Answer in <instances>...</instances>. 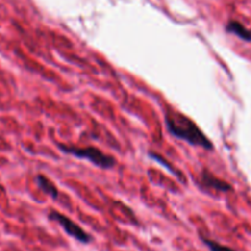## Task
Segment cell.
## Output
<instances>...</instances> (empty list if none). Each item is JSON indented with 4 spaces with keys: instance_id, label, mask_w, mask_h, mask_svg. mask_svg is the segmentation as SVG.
<instances>
[{
    "instance_id": "cell-6",
    "label": "cell",
    "mask_w": 251,
    "mask_h": 251,
    "mask_svg": "<svg viewBox=\"0 0 251 251\" xmlns=\"http://www.w3.org/2000/svg\"><path fill=\"white\" fill-rule=\"evenodd\" d=\"M37 185H38V187H40L41 190L45 192V194L50 195L52 199H57L58 197V194H59V192H58L57 186H55L54 183L50 180V178L45 177L43 175H38L37 176Z\"/></svg>"
},
{
    "instance_id": "cell-7",
    "label": "cell",
    "mask_w": 251,
    "mask_h": 251,
    "mask_svg": "<svg viewBox=\"0 0 251 251\" xmlns=\"http://www.w3.org/2000/svg\"><path fill=\"white\" fill-rule=\"evenodd\" d=\"M149 155H151V158H153V159H154V160H158V161H159V163H161V164H163V166H165V168H168V170H169V171H170V173L175 174V175H176V176H177V177H178V178H180V180H181V181H186V180H185V178H183V177H182V176H181V174H180V173H178V171H177V170H176V169H174V168H173V166H171V165H170V164H169V163H168V161H166V160H164V159H163V158H161V156H160V155H159V154H156V153H149Z\"/></svg>"
},
{
    "instance_id": "cell-1",
    "label": "cell",
    "mask_w": 251,
    "mask_h": 251,
    "mask_svg": "<svg viewBox=\"0 0 251 251\" xmlns=\"http://www.w3.org/2000/svg\"><path fill=\"white\" fill-rule=\"evenodd\" d=\"M165 125L168 131L176 138L182 139L191 146L201 147L207 151L213 149L212 142L200 129L199 126L191 118H188L187 116L182 115L178 111L173 110L170 107L166 108Z\"/></svg>"
},
{
    "instance_id": "cell-3",
    "label": "cell",
    "mask_w": 251,
    "mask_h": 251,
    "mask_svg": "<svg viewBox=\"0 0 251 251\" xmlns=\"http://www.w3.org/2000/svg\"><path fill=\"white\" fill-rule=\"evenodd\" d=\"M50 219L57 222V223L59 224V226H62L64 230H66V233L68 234V235H71L72 238H74L75 240L80 241V243L89 244L91 240H93V238H91L90 234L86 233V231L84 230L81 226H79L75 222H73L71 218L66 217L64 214L59 213V212H55V211L50 212Z\"/></svg>"
},
{
    "instance_id": "cell-8",
    "label": "cell",
    "mask_w": 251,
    "mask_h": 251,
    "mask_svg": "<svg viewBox=\"0 0 251 251\" xmlns=\"http://www.w3.org/2000/svg\"><path fill=\"white\" fill-rule=\"evenodd\" d=\"M202 240H203V243L211 249V251H234L233 249L228 248V246L226 245H222V244L217 243V241L214 240H209V239L206 238H202Z\"/></svg>"
},
{
    "instance_id": "cell-5",
    "label": "cell",
    "mask_w": 251,
    "mask_h": 251,
    "mask_svg": "<svg viewBox=\"0 0 251 251\" xmlns=\"http://www.w3.org/2000/svg\"><path fill=\"white\" fill-rule=\"evenodd\" d=\"M226 31L234 33V35L238 36L241 40L246 41V42H251V30H248V28L244 27L241 24L236 23V21H230L226 25Z\"/></svg>"
},
{
    "instance_id": "cell-2",
    "label": "cell",
    "mask_w": 251,
    "mask_h": 251,
    "mask_svg": "<svg viewBox=\"0 0 251 251\" xmlns=\"http://www.w3.org/2000/svg\"><path fill=\"white\" fill-rule=\"evenodd\" d=\"M59 149L62 151L71 155L76 156L79 159H85V160L90 161L94 165L99 166L101 169H111L115 166L116 160L108 154L102 153L100 149L95 148V147H85V148H79L75 146H64V144H59Z\"/></svg>"
},
{
    "instance_id": "cell-4",
    "label": "cell",
    "mask_w": 251,
    "mask_h": 251,
    "mask_svg": "<svg viewBox=\"0 0 251 251\" xmlns=\"http://www.w3.org/2000/svg\"><path fill=\"white\" fill-rule=\"evenodd\" d=\"M202 181L206 186L208 187L214 188L216 191H221V192H226V191H230L231 190V186L230 183L226 182V181L221 180V178L216 177L214 175H212L211 173H208L207 170L203 171L202 174Z\"/></svg>"
}]
</instances>
